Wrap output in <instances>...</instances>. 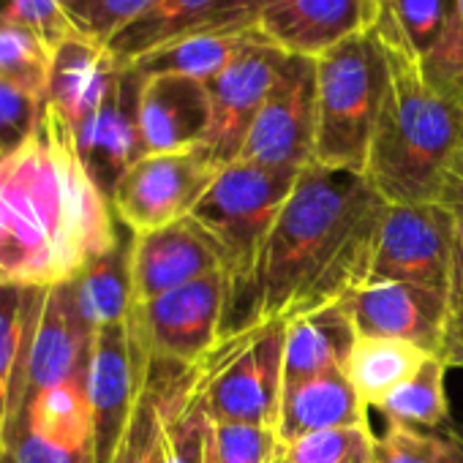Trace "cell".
Returning <instances> with one entry per match:
<instances>
[{
  "instance_id": "6da1fadb",
  "label": "cell",
  "mask_w": 463,
  "mask_h": 463,
  "mask_svg": "<svg viewBox=\"0 0 463 463\" xmlns=\"http://www.w3.org/2000/svg\"><path fill=\"white\" fill-rule=\"evenodd\" d=\"M120 241L112 199L82 164L74 128L47 104L33 137L0 161V287L71 284Z\"/></svg>"
},
{
  "instance_id": "7a4b0ae2",
  "label": "cell",
  "mask_w": 463,
  "mask_h": 463,
  "mask_svg": "<svg viewBox=\"0 0 463 463\" xmlns=\"http://www.w3.org/2000/svg\"><path fill=\"white\" fill-rule=\"evenodd\" d=\"M387 202L360 172L311 164L287 196L238 327L295 322L368 284Z\"/></svg>"
},
{
  "instance_id": "3957f363",
  "label": "cell",
  "mask_w": 463,
  "mask_h": 463,
  "mask_svg": "<svg viewBox=\"0 0 463 463\" xmlns=\"http://www.w3.org/2000/svg\"><path fill=\"white\" fill-rule=\"evenodd\" d=\"M390 88L371 139L365 177L387 204L436 199L439 177L463 142V107L425 85L420 66L390 55Z\"/></svg>"
},
{
  "instance_id": "277c9868",
  "label": "cell",
  "mask_w": 463,
  "mask_h": 463,
  "mask_svg": "<svg viewBox=\"0 0 463 463\" xmlns=\"http://www.w3.org/2000/svg\"><path fill=\"white\" fill-rule=\"evenodd\" d=\"M298 175L300 172L260 166L251 161H232L213 175L210 185L185 215L215 251L221 273L229 281L232 306L226 333L238 325L270 229L292 194Z\"/></svg>"
},
{
  "instance_id": "5b68a950",
  "label": "cell",
  "mask_w": 463,
  "mask_h": 463,
  "mask_svg": "<svg viewBox=\"0 0 463 463\" xmlns=\"http://www.w3.org/2000/svg\"><path fill=\"white\" fill-rule=\"evenodd\" d=\"M390 88V58L373 31L317 58L314 164L365 175L371 139Z\"/></svg>"
},
{
  "instance_id": "8992f818",
  "label": "cell",
  "mask_w": 463,
  "mask_h": 463,
  "mask_svg": "<svg viewBox=\"0 0 463 463\" xmlns=\"http://www.w3.org/2000/svg\"><path fill=\"white\" fill-rule=\"evenodd\" d=\"M287 322H257L221 335L191 365L196 395L215 422L276 430L284 392Z\"/></svg>"
},
{
  "instance_id": "52a82bcc",
  "label": "cell",
  "mask_w": 463,
  "mask_h": 463,
  "mask_svg": "<svg viewBox=\"0 0 463 463\" xmlns=\"http://www.w3.org/2000/svg\"><path fill=\"white\" fill-rule=\"evenodd\" d=\"M229 306V281L215 270L142 306H131L128 330L150 360L191 368L226 333Z\"/></svg>"
},
{
  "instance_id": "ba28073f",
  "label": "cell",
  "mask_w": 463,
  "mask_h": 463,
  "mask_svg": "<svg viewBox=\"0 0 463 463\" xmlns=\"http://www.w3.org/2000/svg\"><path fill=\"white\" fill-rule=\"evenodd\" d=\"M93 333L85 327L71 284L31 292L25 352L9 409V441L20 422L23 403L55 384L85 379Z\"/></svg>"
},
{
  "instance_id": "9c48e42d",
  "label": "cell",
  "mask_w": 463,
  "mask_h": 463,
  "mask_svg": "<svg viewBox=\"0 0 463 463\" xmlns=\"http://www.w3.org/2000/svg\"><path fill=\"white\" fill-rule=\"evenodd\" d=\"M317 150V58L287 55L238 161L300 172Z\"/></svg>"
},
{
  "instance_id": "30bf717a",
  "label": "cell",
  "mask_w": 463,
  "mask_h": 463,
  "mask_svg": "<svg viewBox=\"0 0 463 463\" xmlns=\"http://www.w3.org/2000/svg\"><path fill=\"white\" fill-rule=\"evenodd\" d=\"M215 172L202 150L147 153L112 188V210L128 235H147L183 221Z\"/></svg>"
},
{
  "instance_id": "8fae6325",
  "label": "cell",
  "mask_w": 463,
  "mask_h": 463,
  "mask_svg": "<svg viewBox=\"0 0 463 463\" xmlns=\"http://www.w3.org/2000/svg\"><path fill=\"white\" fill-rule=\"evenodd\" d=\"M458 226L436 202L387 204L368 281H409L447 292Z\"/></svg>"
},
{
  "instance_id": "7c38bea8",
  "label": "cell",
  "mask_w": 463,
  "mask_h": 463,
  "mask_svg": "<svg viewBox=\"0 0 463 463\" xmlns=\"http://www.w3.org/2000/svg\"><path fill=\"white\" fill-rule=\"evenodd\" d=\"M284 58L287 52L273 47L257 31L235 55V61L207 82L210 131L199 150L215 169L241 158L249 131L276 82Z\"/></svg>"
},
{
  "instance_id": "4fadbf2b",
  "label": "cell",
  "mask_w": 463,
  "mask_h": 463,
  "mask_svg": "<svg viewBox=\"0 0 463 463\" xmlns=\"http://www.w3.org/2000/svg\"><path fill=\"white\" fill-rule=\"evenodd\" d=\"M147 354L134 344L128 319L93 333L85 392L93 414V463H115L126 441Z\"/></svg>"
},
{
  "instance_id": "5bb4252c",
  "label": "cell",
  "mask_w": 463,
  "mask_h": 463,
  "mask_svg": "<svg viewBox=\"0 0 463 463\" xmlns=\"http://www.w3.org/2000/svg\"><path fill=\"white\" fill-rule=\"evenodd\" d=\"M260 0H153L126 25L107 50L123 66L139 58L196 36H235L257 31Z\"/></svg>"
},
{
  "instance_id": "9a60e30c",
  "label": "cell",
  "mask_w": 463,
  "mask_h": 463,
  "mask_svg": "<svg viewBox=\"0 0 463 463\" xmlns=\"http://www.w3.org/2000/svg\"><path fill=\"white\" fill-rule=\"evenodd\" d=\"M341 306L357 338H395L439 357L447 314L441 292L409 281H368L349 292Z\"/></svg>"
},
{
  "instance_id": "2e32d148",
  "label": "cell",
  "mask_w": 463,
  "mask_h": 463,
  "mask_svg": "<svg viewBox=\"0 0 463 463\" xmlns=\"http://www.w3.org/2000/svg\"><path fill=\"white\" fill-rule=\"evenodd\" d=\"M376 17L379 0H260L257 31L287 55L322 58L368 33Z\"/></svg>"
},
{
  "instance_id": "e0dca14e",
  "label": "cell",
  "mask_w": 463,
  "mask_h": 463,
  "mask_svg": "<svg viewBox=\"0 0 463 463\" xmlns=\"http://www.w3.org/2000/svg\"><path fill=\"white\" fill-rule=\"evenodd\" d=\"M139 90L142 74L134 66H123L101 107L74 128L80 158L107 196H112L123 172L145 156L139 137Z\"/></svg>"
},
{
  "instance_id": "ac0fdd59",
  "label": "cell",
  "mask_w": 463,
  "mask_h": 463,
  "mask_svg": "<svg viewBox=\"0 0 463 463\" xmlns=\"http://www.w3.org/2000/svg\"><path fill=\"white\" fill-rule=\"evenodd\" d=\"M128 268L131 306H142L221 270L215 251L188 218L147 235H131Z\"/></svg>"
},
{
  "instance_id": "d6986e66",
  "label": "cell",
  "mask_w": 463,
  "mask_h": 463,
  "mask_svg": "<svg viewBox=\"0 0 463 463\" xmlns=\"http://www.w3.org/2000/svg\"><path fill=\"white\" fill-rule=\"evenodd\" d=\"M210 131V93L204 82L177 74H142L139 137L147 153L199 150Z\"/></svg>"
},
{
  "instance_id": "ffe728a7",
  "label": "cell",
  "mask_w": 463,
  "mask_h": 463,
  "mask_svg": "<svg viewBox=\"0 0 463 463\" xmlns=\"http://www.w3.org/2000/svg\"><path fill=\"white\" fill-rule=\"evenodd\" d=\"M120 69L107 44L74 31L52 50L47 104L77 128L109 96Z\"/></svg>"
},
{
  "instance_id": "44dd1931",
  "label": "cell",
  "mask_w": 463,
  "mask_h": 463,
  "mask_svg": "<svg viewBox=\"0 0 463 463\" xmlns=\"http://www.w3.org/2000/svg\"><path fill=\"white\" fill-rule=\"evenodd\" d=\"M368 411L371 406L360 398L344 371L322 373L314 379L284 384L276 436L279 441H292L333 428L371 425Z\"/></svg>"
},
{
  "instance_id": "7402d4cb",
  "label": "cell",
  "mask_w": 463,
  "mask_h": 463,
  "mask_svg": "<svg viewBox=\"0 0 463 463\" xmlns=\"http://www.w3.org/2000/svg\"><path fill=\"white\" fill-rule=\"evenodd\" d=\"M354 344L357 330L341 303L287 322L284 384L344 371Z\"/></svg>"
},
{
  "instance_id": "603a6c76",
  "label": "cell",
  "mask_w": 463,
  "mask_h": 463,
  "mask_svg": "<svg viewBox=\"0 0 463 463\" xmlns=\"http://www.w3.org/2000/svg\"><path fill=\"white\" fill-rule=\"evenodd\" d=\"M161 409L166 463H210V414L196 395L191 368L161 363Z\"/></svg>"
},
{
  "instance_id": "cb8c5ba5",
  "label": "cell",
  "mask_w": 463,
  "mask_h": 463,
  "mask_svg": "<svg viewBox=\"0 0 463 463\" xmlns=\"http://www.w3.org/2000/svg\"><path fill=\"white\" fill-rule=\"evenodd\" d=\"M17 428H28L33 436L66 449L93 452V414L85 379H71L31 395L23 403Z\"/></svg>"
},
{
  "instance_id": "d4e9b609",
  "label": "cell",
  "mask_w": 463,
  "mask_h": 463,
  "mask_svg": "<svg viewBox=\"0 0 463 463\" xmlns=\"http://www.w3.org/2000/svg\"><path fill=\"white\" fill-rule=\"evenodd\" d=\"M128 241H120L118 249L90 262L74 281V303L90 333L120 325L131 311V268H128Z\"/></svg>"
},
{
  "instance_id": "484cf974",
  "label": "cell",
  "mask_w": 463,
  "mask_h": 463,
  "mask_svg": "<svg viewBox=\"0 0 463 463\" xmlns=\"http://www.w3.org/2000/svg\"><path fill=\"white\" fill-rule=\"evenodd\" d=\"M452 0H379L373 33L382 47L420 66L444 33Z\"/></svg>"
},
{
  "instance_id": "4316f807",
  "label": "cell",
  "mask_w": 463,
  "mask_h": 463,
  "mask_svg": "<svg viewBox=\"0 0 463 463\" xmlns=\"http://www.w3.org/2000/svg\"><path fill=\"white\" fill-rule=\"evenodd\" d=\"M433 357L414 344L395 341V338H357L344 373L360 398L376 409L395 387L411 379L420 365Z\"/></svg>"
},
{
  "instance_id": "83f0119b",
  "label": "cell",
  "mask_w": 463,
  "mask_h": 463,
  "mask_svg": "<svg viewBox=\"0 0 463 463\" xmlns=\"http://www.w3.org/2000/svg\"><path fill=\"white\" fill-rule=\"evenodd\" d=\"M251 33H235V36H196V39H183L175 44H166L134 63V69L145 77L150 74H177L188 77L196 82H210L215 80L235 55L243 50V44L254 36Z\"/></svg>"
},
{
  "instance_id": "f1b7e54d",
  "label": "cell",
  "mask_w": 463,
  "mask_h": 463,
  "mask_svg": "<svg viewBox=\"0 0 463 463\" xmlns=\"http://www.w3.org/2000/svg\"><path fill=\"white\" fill-rule=\"evenodd\" d=\"M444 376H447V365L441 363V357L436 354L428 357L411 379L395 387L376 406V411L384 420L403 422V425L422 428V430L447 428L452 420H449V403L444 392Z\"/></svg>"
},
{
  "instance_id": "f546056e",
  "label": "cell",
  "mask_w": 463,
  "mask_h": 463,
  "mask_svg": "<svg viewBox=\"0 0 463 463\" xmlns=\"http://www.w3.org/2000/svg\"><path fill=\"white\" fill-rule=\"evenodd\" d=\"M115 463H166L164 409H161V363L147 357L134 417Z\"/></svg>"
},
{
  "instance_id": "4dcf8cb0",
  "label": "cell",
  "mask_w": 463,
  "mask_h": 463,
  "mask_svg": "<svg viewBox=\"0 0 463 463\" xmlns=\"http://www.w3.org/2000/svg\"><path fill=\"white\" fill-rule=\"evenodd\" d=\"M31 292L0 287V439L9 444V409L25 352Z\"/></svg>"
},
{
  "instance_id": "1f68e13d",
  "label": "cell",
  "mask_w": 463,
  "mask_h": 463,
  "mask_svg": "<svg viewBox=\"0 0 463 463\" xmlns=\"http://www.w3.org/2000/svg\"><path fill=\"white\" fill-rule=\"evenodd\" d=\"M273 463H373V428L352 425L279 441Z\"/></svg>"
},
{
  "instance_id": "d6a6232c",
  "label": "cell",
  "mask_w": 463,
  "mask_h": 463,
  "mask_svg": "<svg viewBox=\"0 0 463 463\" xmlns=\"http://www.w3.org/2000/svg\"><path fill=\"white\" fill-rule=\"evenodd\" d=\"M52 44L36 31L20 25H0V82L47 99Z\"/></svg>"
},
{
  "instance_id": "836d02e7",
  "label": "cell",
  "mask_w": 463,
  "mask_h": 463,
  "mask_svg": "<svg viewBox=\"0 0 463 463\" xmlns=\"http://www.w3.org/2000/svg\"><path fill=\"white\" fill-rule=\"evenodd\" d=\"M420 74L428 88L463 107V0H452L444 33L420 63Z\"/></svg>"
},
{
  "instance_id": "e575fe53",
  "label": "cell",
  "mask_w": 463,
  "mask_h": 463,
  "mask_svg": "<svg viewBox=\"0 0 463 463\" xmlns=\"http://www.w3.org/2000/svg\"><path fill=\"white\" fill-rule=\"evenodd\" d=\"M279 436L270 428L210 420V463H273Z\"/></svg>"
},
{
  "instance_id": "d590c367",
  "label": "cell",
  "mask_w": 463,
  "mask_h": 463,
  "mask_svg": "<svg viewBox=\"0 0 463 463\" xmlns=\"http://www.w3.org/2000/svg\"><path fill=\"white\" fill-rule=\"evenodd\" d=\"M74 31L109 44L153 0H63Z\"/></svg>"
},
{
  "instance_id": "8d00e7d4",
  "label": "cell",
  "mask_w": 463,
  "mask_h": 463,
  "mask_svg": "<svg viewBox=\"0 0 463 463\" xmlns=\"http://www.w3.org/2000/svg\"><path fill=\"white\" fill-rule=\"evenodd\" d=\"M47 99L0 82V161L14 156L39 128Z\"/></svg>"
},
{
  "instance_id": "74e56055",
  "label": "cell",
  "mask_w": 463,
  "mask_h": 463,
  "mask_svg": "<svg viewBox=\"0 0 463 463\" xmlns=\"http://www.w3.org/2000/svg\"><path fill=\"white\" fill-rule=\"evenodd\" d=\"M441 452V430H422L384 420L373 433V463H436Z\"/></svg>"
},
{
  "instance_id": "f35d334b",
  "label": "cell",
  "mask_w": 463,
  "mask_h": 463,
  "mask_svg": "<svg viewBox=\"0 0 463 463\" xmlns=\"http://www.w3.org/2000/svg\"><path fill=\"white\" fill-rule=\"evenodd\" d=\"M0 25L36 31L52 47L74 33L63 0H0Z\"/></svg>"
},
{
  "instance_id": "ab89813d",
  "label": "cell",
  "mask_w": 463,
  "mask_h": 463,
  "mask_svg": "<svg viewBox=\"0 0 463 463\" xmlns=\"http://www.w3.org/2000/svg\"><path fill=\"white\" fill-rule=\"evenodd\" d=\"M447 314H444V335L439 357L447 368H463V232H458L452 270L447 281Z\"/></svg>"
},
{
  "instance_id": "60d3db41",
  "label": "cell",
  "mask_w": 463,
  "mask_h": 463,
  "mask_svg": "<svg viewBox=\"0 0 463 463\" xmlns=\"http://www.w3.org/2000/svg\"><path fill=\"white\" fill-rule=\"evenodd\" d=\"M9 452L14 463H93L90 449H66L58 444H50L39 436H33L28 428H17Z\"/></svg>"
},
{
  "instance_id": "b9f144b4",
  "label": "cell",
  "mask_w": 463,
  "mask_h": 463,
  "mask_svg": "<svg viewBox=\"0 0 463 463\" xmlns=\"http://www.w3.org/2000/svg\"><path fill=\"white\" fill-rule=\"evenodd\" d=\"M433 202L439 207H444L452 215L458 232H463V142L458 145V150L444 164Z\"/></svg>"
},
{
  "instance_id": "7bdbcfd3",
  "label": "cell",
  "mask_w": 463,
  "mask_h": 463,
  "mask_svg": "<svg viewBox=\"0 0 463 463\" xmlns=\"http://www.w3.org/2000/svg\"><path fill=\"white\" fill-rule=\"evenodd\" d=\"M436 463H463V428L452 422L441 428V452Z\"/></svg>"
},
{
  "instance_id": "ee69618b",
  "label": "cell",
  "mask_w": 463,
  "mask_h": 463,
  "mask_svg": "<svg viewBox=\"0 0 463 463\" xmlns=\"http://www.w3.org/2000/svg\"><path fill=\"white\" fill-rule=\"evenodd\" d=\"M0 463H14L12 452H9V444H4V439H0Z\"/></svg>"
}]
</instances>
